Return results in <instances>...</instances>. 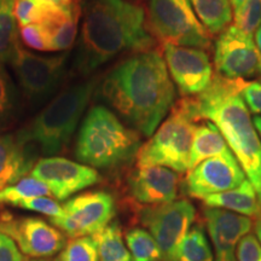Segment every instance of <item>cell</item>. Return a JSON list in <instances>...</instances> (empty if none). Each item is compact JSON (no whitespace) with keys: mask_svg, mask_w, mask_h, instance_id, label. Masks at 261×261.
<instances>
[{"mask_svg":"<svg viewBox=\"0 0 261 261\" xmlns=\"http://www.w3.org/2000/svg\"><path fill=\"white\" fill-rule=\"evenodd\" d=\"M100 94L142 135L151 137L175 100L174 84L158 50L137 52L107 75Z\"/></svg>","mask_w":261,"mask_h":261,"instance_id":"obj_1","label":"cell"},{"mask_svg":"<svg viewBox=\"0 0 261 261\" xmlns=\"http://www.w3.org/2000/svg\"><path fill=\"white\" fill-rule=\"evenodd\" d=\"M74 69L91 74L126 51L150 50L145 11L128 0H86Z\"/></svg>","mask_w":261,"mask_h":261,"instance_id":"obj_2","label":"cell"},{"mask_svg":"<svg viewBox=\"0 0 261 261\" xmlns=\"http://www.w3.org/2000/svg\"><path fill=\"white\" fill-rule=\"evenodd\" d=\"M247 84L215 75L210 86L191 100L198 121L208 120L219 128L261 205V139L241 96Z\"/></svg>","mask_w":261,"mask_h":261,"instance_id":"obj_3","label":"cell"},{"mask_svg":"<svg viewBox=\"0 0 261 261\" xmlns=\"http://www.w3.org/2000/svg\"><path fill=\"white\" fill-rule=\"evenodd\" d=\"M140 148V137L103 106L85 116L75 146L77 160L92 168H108L128 161Z\"/></svg>","mask_w":261,"mask_h":261,"instance_id":"obj_4","label":"cell"},{"mask_svg":"<svg viewBox=\"0 0 261 261\" xmlns=\"http://www.w3.org/2000/svg\"><path fill=\"white\" fill-rule=\"evenodd\" d=\"M94 86L96 80H89L65 89L16 135L27 144H37L42 154L61 152L69 144Z\"/></svg>","mask_w":261,"mask_h":261,"instance_id":"obj_5","label":"cell"},{"mask_svg":"<svg viewBox=\"0 0 261 261\" xmlns=\"http://www.w3.org/2000/svg\"><path fill=\"white\" fill-rule=\"evenodd\" d=\"M196 117L190 98H182L172 107L171 114L137 152V167L162 166L178 173L189 171Z\"/></svg>","mask_w":261,"mask_h":261,"instance_id":"obj_6","label":"cell"},{"mask_svg":"<svg viewBox=\"0 0 261 261\" xmlns=\"http://www.w3.org/2000/svg\"><path fill=\"white\" fill-rule=\"evenodd\" d=\"M149 29L162 44L210 48V33L198 21L190 0H150Z\"/></svg>","mask_w":261,"mask_h":261,"instance_id":"obj_7","label":"cell"},{"mask_svg":"<svg viewBox=\"0 0 261 261\" xmlns=\"http://www.w3.org/2000/svg\"><path fill=\"white\" fill-rule=\"evenodd\" d=\"M67 60L68 54L42 56L19 46L10 63L24 97L34 106H40L60 87Z\"/></svg>","mask_w":261,"mask_h":261,"instance_id":"obj_8","label":"cell"},{"mask_svg":"<svg viewBox=\"0 0 261 261\" xmlns=\"http://www.w3.org/2000/svg\"><path fill=\"white\" fill-rule=\"evenodd\" d=\"M194 204L188 200L149 205L140 212V221L161 249L163 261H178L179 247L195 221Z\"/></svg>","mask_w":261,"mask_h":261,"instance_id":"obj_9","label":"cell"},{"mask_svg":"<svg viewBox=\"0 0 261 261\" xmlns=\"http://www.w3.org/2000/svg\"><path fill=\"white\" fill-rule=\"evenodd\" d=\"M60 217L50 221L71 238L93 236L112 223L115 217V201L106 191L84 192L62 205Z\"/></svg>","mask_w":261,"mask_h":261,"instance_id":"obj_10","label":"cell"},{"mask_svg":"<svg viewBox=\"0 0 261 261\" xmlns=\"http://www.w3.org/2000/svg\"><path fill=\"white\" fill-rule=\"evenodd\" d=\"M214 64L221 76L244 80L261 74V54L253 37L232 24L215 41Z\"/></svg>","mask_w":261,"mask_h":261,"instance_id":"obj_11","label":"cell"},{"mask_svg":"<svg viewBox=\"0 0 261 261\" xmlns=\"http://www.w3.org/2000/svg\"><path fill=\"white\" fill-rule=\"evenodd\" d=\"M246 179L240 163L231 150H227L188 171L185 192L190 197L203 200L207 196L236 189Z\"/></svg>","mask_w":261,"mask_h":261,"instance_id":"obj_12","label":"cell"},{"mask_svg":"<svg viewBox=\"0 0 261 261\" xmlns=\"http://www.w3.org/2000/svg\"><path fill=\"white\" fill-rule=\"evenodd\" d=\"M172 81L182 96H198L210 86L213 68L207 52L201 48L162 44Z\"/></svg>","mask_w":261,"mask_h":261,"instance_id":"obj_13","label":"cell"},{"mask_svg":"<svg viewBox=\"0 0 261 261\" xmlns=\"http://www.w3.org/2000/svg\"><path fill=\"white\" fill-rule=\"evenodd\" d=\"M31 177L44 182L58 201L68 200L71 195L100 180L99 173L90 166L55 156L35 163Z\"/></svg>","mask_w":261,"mask_h":261,"instance_id":"obj_14","label":"cell"},{"mask_svg":"<svg viewBox=\"0 0 261 261\" xmlns=\"http://www.w3.org/2000/svg\"><path fill=\"white\" fill-rule=\"evenodd\" d=\"M0 231L15 241L22 254L35 259L54 255L65 246L61 231L40 218H2Z\"/></svg>","mask_w":261,"mask_h":261,"instance_id":"obj_15","label":"cell"},{"mask_svg":"<svg viewBox=\"0 0 261 261\" xmlns=\"http://www.w3.org/2000/svg\"><path fill=\"white\" fill-rule=\"evenodd\" d=\"M202 214L214 247V261H237V244L241 238L250 233L252 218L211 207H205Z\"/></svg>","mask_w":261,"mask_h":261,"instance_id":"obj_16","label":"cell"},{"mask_svg":"<svg viewBox=\"0 0 261 261\" xmlns=\"http://www.w3.org/2000/svg\"><path fill=\"white\" fill-rule=\"evenodd\" d=\"M129 192L139 203L159 205L175 201L179 190V175L162 166L138 167L129 177Z\"/></svg>","mask_w":261,"mask_h":261,"instance_id":"obj_17","label":"cell"},{"mask_svg":"<svg viewBox=\"0 0 261 261\" xmlns=\"http://www.w3.org/2000/svg\"><path fill=\"white\" fill-rule=\"evenodd\" d=\"M34 146L17 135H0V190L24 178L34 167Z\"/></svg>","mask_w":261,"mask_h":261,"instance_id":"obj_18","label":"cell"},{"mask_svg":"<svg viewBox=\"0 0 261 261\" xmlns=\"http://www.w3.org/2000/svg\"><path fill=\"white\" fill-rule=\"evenodd\" d=\"M205 207L220 208L234 213L246 215L249 218L261 217V205L255 189L248 179L240 187L220 194H214L203 198Z\"/></svg>","mask_w":261,"mask_h":261,"instance_id":"obj_19","label":"cell"},{"mask_svg":"<svg viewBox=\"0 0 261 261\" xmlns=\"http://www.w3.org/2000/svg\"><path fill=\"white\" fill-rule=\"evenodd\" d=\"M227 150H230V148H228L226 140L221 135L219 128L212 121L205 120L204 122L196 126L190 152L189 171L200 165L204 160L224 154Z\"/></svg>","mask_w":261,"mask_h":261,"instance_id":"obj_20","label":"cell"},{"mask_svg":"<svg viewBox=\"0 0 261 261\" xmlns=\"http://www.w3.org/2000/svg\"><path fill=\"white\" fill-rule=\"evenodd\" d=\"M79 17L80 6L67 10L57 17L40 24L46 34L50 52L65 51L73 46L75 38H76Z\"/></svg>","mask_w":261,"mask_h":261,"instance_id":"obj_21","label":"cell"},{"mask_svg":"<svg viewBox=\"0 0 261 261\" xmlns=\"http://www.w3.org/2000/svg\"><path fill=\"white\" fill-rule=\"evenodd\" d=\"M198 21L210 33L220 34L232 21V6L230 0H190Z\"/></svg>","mask_w":261,"mask_h":261,"instance_id":"obj_22","label":"cell"},{"mask_svg":"<svg viewBox=\"0 0 261 261\" xmlns=\"http://www.w3.org/2000/svg\"><path fill=\"white\" fill-rule=\"evenodd\" d=\"M75 8H63L48 0H15L14 15L17 23L22 27L28 24L45 23L63 14L67 10Z\"/></svg>","mask_w":261,"mask_h":261,"instance_id":"obj_23","label":"cell"},{"mask_svg":"<svg viewBox=\"0 0 261 261\" xmlns=\"http://www.w3.org/2000/svg\"><path fill=\"white\" fill-rule=\"evenodd\" d=\"M92 237L97 243L99 261H133L119 223H110Z\"/></svg>","mask_w":261,"mask_h":261,"instance_id":"obj_24","label":"cell"},{"mask_svg":"<svg viewBox=\"0 0 261 261\" xmlns=\"http://www.w3.org/2000/svg\"><path fill=\"white\" fill-rule=\"evenodd\" d=\"M15 0H0V62H11L19 47Z\"/></svg>","mask_w":261,"mask_h":261,"instance_id":"obj_25","label":"cell"},{"mask_svg":"<svg viewBox=\"0 0 261 261\" xmlns=\"http://www.w3.org/2000/svg\"><path fill=\"white\" fill-rule=\"evenodd\" d=\"M125 238L133 261H163L161 249L149 231L140 227L130 228Z\"/></svg>","mask_w":261,"mask_h":261,"instance_id":"obj_26","label":"cell"},{"mask_svg":"<svg viewBox=\"0 0 261 261\" xmlns=\"http://www.w3.org/2000/svg\"><path fill=\"white\" fill-rule=\"evenodd\" d=\"M178 261H214L207 237L200 226L190 228L179 247Z\"/></svg>","mask_w":261,"mask_h":261,"instance_id":"obj_27","label":"cell"},{"mask_svg":"<svg viewBox=\"0 0 261 261\" xmlns=\"http://www.w3.org/2000/svg\"><path fill=\"white\" fill-rule=\"evenodd\" d=\"M51 195L44 182L33 177H24L14 185L0 190V203H11L16 205L29 198Z\"/></svg>","mask_w":261,"mask_h":261,"instance_id":"obj_28","label":"cell"},{"mask_svg":"<svg viewBox=\"0 0 261 261\" xmlns=\"http://www.w3.org/2000/svg\"><path fill=\"white\" fill-rule=\"evenodd\" d=\"M17 109V92L4 65L0 63V128L10 125Z\"/></svg>","mask_w":261,"mask_h":261,"instance_id":"obj_29","label":"cell"},{"mask_svg":"<svg viewBox=\"0 0 261 261\" xmlns=\"http://www.w3.org/2000/svg\"><path fill=\"white\" fill-rule=\"evenodd\" d=\"M58 261H99L98 247L92 236L73 238L65 244Z\"/></svg>","mask_w":261,"mask_h":261,"instance_id":"obj_30","label":"cell"},{"mask_svg":"<svg viewBox=\"0 0 261 261\" xmlns=\"http://www.w3.org/2000/svg\"><path fill=\"white\" fill-rule=\"evenodd\" d=\"M233 25L244 34L254 37L261 25V0H246L234 10Z\"/></svg>","mask_w":261,"mask_h":261,"instance_id":"obj_31","label":"cell"},{"mask_svg":"<svg viewBox=\"0 0 261 261\" xmlns=\"http://www.w3.org/2000/svg\"><path fill=\"white\" fill-rule=\"evenodd\" d=\"M16 205L22 208V210L38 212V213L47 215V217H50V219L60 217L62 212H63L62 205L58 203L56 200L48 197V196H40V197L29 198V200L19 202V203Z\"/></svg>","mask_w":261,"mask_h":261,"instance_id":"obj_32","label":"cell"},{"mask_svg":"<svg viewBox=\"0 0 261 261\" xmlns=\"http://www.w3.org/2000/svg\"><path fill=\"white\" fill-rule=\"evenodd\" d=\"M19 37L22 41L33 50L50 51L46 34L40 24L22 25L19 29Z\"/></svg>","mask_w":261,"mask_h":261,"instance_id":"obj_33","label":"cell"},{"mask_svg":"<svg viewBox=\"0 0 261 261\" xmlns=\"http://www.w3.org/2000/svg\"><path fill=\"white\" fill-rule=\"evenodd\" d=\"M237 261H261V244L255 234L248 233L237 244Z\"/></svg>","mask_w":261,"mask_h":261,"instance_id":"obj_34","label":"cell"},{"mask_svg":"<svg viewBox=\"0 0 261 261\" xmlns=\"http://www.w3.org/2000/svg\"><path fill=\"white\" fill-rule=\"evenodd\" d=\"M241 96L250 112L261 115V83H257V81L248 83Z\"/></svg>","mask_w":261,"mask_h":261,"instance_id":"obj_35","label":"cell"},{"mask_svg":"<svg viewBox=\"0 0 261 261\" xmlns=\"http://www.w3.org/2000/svg\"><path fill=\"white\" fill-rule=\"evenodd\" d=\"M22 254L15 241L0 231V261H23Z\"/></svg>","mask_w":261,"mask_h":261,"instance_id":"obj_36","label":"cell"},{"mask_svg":"<svg viewBox=\"0 0 261 261\" xmlns=\"http://www.w3.org/2000/svg\"><path fill=\"white\" fill-rule=\"evenodd\" d=\"M48 2L55 3V4L63 6V8H75V6H79V3H76L75 0H48Z\"/></svg>","mask_w":261,"mask_h":261,"instance_id":"obj_37","label":"cell"},{"mask_svg":"<svg viewBox=\"0 0 261 261\" xmlns=\"http://www.w3.org/2000/svg\"><path fill=\"white\" fill-rule=\"evenodd\" d=\"M254 228H255V236L257 240H259V242L261 244V217L256 219V223H255V226H254Z\"/></svg>","mask_w":261,"mask_h":261,"instance_id":"obj_38","label":"cell"},{"mask_svg":"<svg viewBox=\"0 0 261 261\" xmlns=\"http://www.w3.org/2000/svg\"><path fill=\"white\" fill-rule=\"evenodd\" d=\"M253 123H254V127H255L257 135L261 138V116H255L253 119Z\"/></svg>","mask_w":261,"mask_h":261,"instance_id":"obj_39","label":"cell"},{"mask_svg":"<svg viewBox=\"0 0 261 261\" xmlns=\"http://www.w3.org/2000/svg\"><path fill=\"white\" fill-rule=\"evenodd\" d=\"M254 37H255L256 46H257V48H259V51H260V54H261V25L259 27V29H257V31H256L255 35H254Z\"/></svg>","mask_w":261,"mask_h":261,"instance_id":"obj_40","label":"cell"},{"mask_svg":"<svg viewBox=\"0 0 261 261\" xmlns=\"http://www.w3.org/2000/svg\"><path fill=\"white\" fill-rule=\"evenodd\" d=\"M244 2H246V0H230V4H231V6H232V9L236 10L240 8V6L242 5Z\"/></svg>","mask_w":261,"mask_h":261,"instance_id":"obj_41","label":"cell"},{"mask_svg":"<svg viewBox=\"0 0 261 261\" xmlns=\"http://www.w3.org/2000/svg\"><path fill=\"white\" fill-rule=\"evenodd\" d=\"M31 261H47V260H42V259H37V260H31Z\"/></svg>","mask_w":261,"mask_h":261,"instance_id":"obj_42","label":"cell"},{"mask_svg":"<svg viewBox=\"0 0 261 261\" xmlns=\"http://www.w3.org/2000/svg\"><path fill=\"white\" fill-rule=\"evenodd\" d=\"M128 2H132L133 3V2H136V0H128Z\"/></svg>","mask_w":261,"mask_h":261,"instance_id":"obj_43","label":"cell"},{"mask_svg":"<svg viewBox=\"0 0 261 261\" xmlns=\"http://www.w3.org/2000/svg\"><path fill=\"white\" fill-rule=\"evenodd\" d=\"M75 2H76V3H79V2H80V0H75Z\"/></svg>","mask_w":261,"mask_h":261,"instance_id":"obj_44","label":"cell"}]
</instances>
